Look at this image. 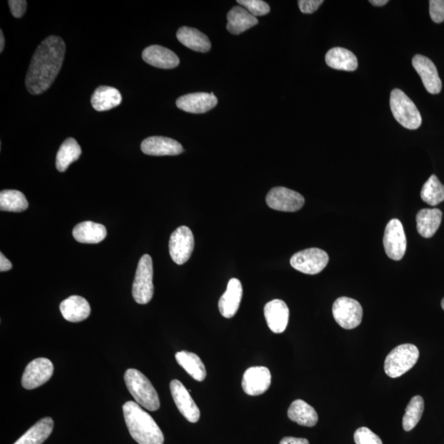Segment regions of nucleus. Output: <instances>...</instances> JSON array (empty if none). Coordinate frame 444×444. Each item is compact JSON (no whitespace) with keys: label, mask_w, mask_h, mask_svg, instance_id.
<instances>
[{"label":"nucleus","mask_w":444,"mask_h":444,"mask_svg":"<svg viewBox=\"0 0 444 444\" xmlns=\"http://www.w3.org/2000/svg\"><path fill=\"white\" fill-rule=\"evenodd\" d=\"M65 50L64 41L50 36L41 42L31 59L26 77L27 91L39 95L50 88L62 69Z\"/></svg>","instance_id":"f257e3e1"},{"label":"nucleus","mask_w":444,"mask_h":444,"mask_svg":"<svg viewBox=\"0 0 444 444\" xmlns=\"http://www.w3.org/2000/svg\"><path fill=\"white\" fill-rule=\"evenodd\" d=\"M124 417L131 436L138 444H163L164 436L155 420L134 401L123 406Z\"/></svg>","instance_id":"f03ea898"},{"label":"nucleus","mask_w":444,"mask_h":444,"mask_svg":"<svg viewBox=\"0 0 444 444\" xmlns=\"http://www.w3.org/2000/svg\"><path fill=\"white\" fill-rule=\"evenodd\" d=\"M124 381L139 406L150 411L160 408V399L155 387L143 373L138 369L129 368L125 372Z\"/></svg>","instance_id":"7ed1b4c3"},{"label":"nucleus","mask_w":444,"mask_h":444,"mask_svg":"<svg viewBox=\"0 0 444 444\" xmlns=\"http://www.w3.org/2000/svg\"><path fill=\"white\" fill-rule=\"evenodd\" d=\"M390 107L394 118L404 128L415 130L422 125V115L417 106L400 89L392 91Z\"/></svg>","instance_id":"20e7f679"},{"label":"nucleus","mask_w":444,"mask_h":444,"mask_svg":"<svg viewBox=\"0 0 444 444\" xmlns=\"http://www.w3.org/2000/svg\"><path fill=\"white\" fill-rule=\"evenodd\" d=\"M419 350L415 345H399L387 355L385 363V371L390 378H399L413 368L418 361Z\"/></svg>","instance_id":"39448f33"},{"label":"nucleus","mask_w":444,"mask_h":444,"mask_svg":"<svg viewBox=\"0 0 444 444\" xmlns=\"http://www.w3.org/2000/svg\"><path fill=\"white\" fill-rule=\"evenodd\" d=\"M132 292L134 301L140 305H146L153 297L152 259L148 255H144L139 261Z\"/></svg>","instance_id":"423d86ee"},{"label":"nucleus","mask_w":444,"mask_h":444,"mask_svg":"<svg viewBox=\"0 0 444 444\" xmlns=\"http://www.w3.org/2000/svg\"><path fill=\"white\" fill-rule=\"evenodd\" d=\"M329 261V255L324 250L311 248L294 254L291 259V265L299 272L315 275L326 268Z\"/></svg>","instance_id":"0eeeda50"},{"label":"nucleus","mask_w":444,"mask_h":444,"mask_svg":"<svg viewBox=\"0 0 444 444\" xmlns=\"http://www.w3.org/2000/svg\"><path fill=\"white\" fill-rule=\"evenodd\" d=\"M334 320L344 329H353L361 324L363 308L357 301L348 297H340L333 306Z\"/></svg>","instance_id":"6e6552de"},{"label":"nucleus","mask_w":444,"mask_h":444,"mask_svg":"<svg viewBox=\"0 0 444 444\" xmlns=\"http://www.w3.org/2000/svg\"><path fill=\"white\" fill-rule=\"evenodd\" d=\"M406 244L408 242L403 224L399 219L391 220L383 236V246L387 257L392 260H401L406 254Z\"/></svg>","instance_id":"1a4fd4ad"},{"label":"nucleus","mask_w":444,"mask_h":444,"mask_svg":"<svg viewBox=\"0 0 444 444\" xmlns=\"http://www.w3.org/2000/svg\"><path fill=\"white\" fill-rule=\"evenodd\" d=\"M266 203L269 208L277 211L294 213L302 208L305 199L296 191L285 187H275L266 195Z\"/></svg>","instance_id":"9d476101"},{"label":"nucleus","mask_w":444,"mask_h":444,"mask_svg":"<svg viewBox=\"0 0 444 444\" xmlns=\"http://www.w3.org/2000/svg\"><path fill=\"white\" fill-rule=\"evenodd\" d=\"M194 249V238L190 229L180 227L172 233L169 243L171 259L178 265L186 263Z\"/></svg>","instance_id":"9b49d317"},{"label":"nucleus","mask_w":444,"mask_h":444,"mask_svg":"<svg viewBox=\"0 0 444 444\" xmlns=\"http://www.w3.org/2000/svg\"><path fill=\"white\" fill-rule=\"evenodd\" d=\"M54 373V366L50 359L37 358L27 364L22 378V385L25 389L31 390L45 385Z\"/></svg>","instance_id":"f8f14e48"},{"label":"nucleus","mask_w":444,"mask_h":444,"mask_svg":"<svg viewBox=\"0 0 444 444\" xmlns=\"http://www.w3.org/2000/svg\"><path fill=\"white\" fill-rule=\"evenodd\" d=\"M170 389L177 408L183 417L191 423H197L200 418V410L189 392L179 380H172Z\"/></svg>","instance_id":"ddd939ff"},{"label":"nucleus","mask_w":444,"mask_h":444,"mask_svg":"<svg viewBox=\"0 0 444 444\" xmlns=\"http://www.w3.org/2000/svg\"><path fill=\"white\" fill-rule=\"evenodd\" d=\"M272 375L268 368L255 366L248 368L243 376L242 387L246 394L259 396L268 391Z\"/></svg>","instance_id":"4468645a"},{"label":"nucleus","mask_w":444,"mask_h":444,"mask_svg":"<svg viewBox=\"0 0 444 444\" xmlns=\"http://www.w3.org/2000/svg\"><path fill=\"white\" fill-rule=\"evenodd\" d=\"M413 65L422 78L425 89L431 94H438L442 91V81L439 78L436 64L431 59L422 55H415Z\"/></svg>","instance_id":"2eb2a0df"},{"label":"nucleus","mask_w":444,"mask_h":444,"mask_svg":"<svg viewBox=\"0 0 444 444\" xmlns=\"http://www.w3.org/2000/svg\"><path fill=\"white\" fill-rule=\"evenodd\" d=\"M213 93L196 92L182 96L176 101L178 108L192 114H203L217 105Z\"/></svg>","instance_id":"dca6fc26"},{"label":"nucleus","mask_w":444,"mask_h":444,"mask_svg":"<svg viewBox=\"0 0 444 444\" xmlns=\"http://www.w3.org/2000/svg\"><path fill=\"white\" fill-rule=\"evenodd\" d=\"M142 152L149 156H177L184 152L182 145L176 140L153 136L143 140L141 144Z\"/></svg>","instance_id":"f3484780"},{"label":"nucleus","mask_w":444,"mask_h":444,"mask_svg":"<svg viewBox=\"0 0 444 444\" xmlns=\"http://www.w3.org/2000/svg\"><path fill=\"white\" fill-rule=\"evenodd\" d=\"M289 315V308L282 300H273L264 307L266 324L274 334H282L287 329Z\"/></svg>","instance_id":"a211bd4d"},{"label":"nucleus","mask_w":444,"mask_h":444,"mask_svg":"<svg viewBox=\"0 0 444 444\" xmlns=\"http://www.w3.org/2000/svg\"><path fill=\"white\" fill-rule=\"evenodd\" d=\"M243 294V287L240 280L232 278L229 280L227 291L222 294L218 303L220 313L227 319L235 316L239 310Z\"/></svg>","instance_id":"6ab92c4d"},{"label":"nucleus","mask_w":444,"mask_h":444,"mask_svg":"<svg viewBox=\"0 0 444 444\" xmlns=\"http://www.w3.org/2000/svg\"><path fill=\"white\" fill-rule=\"evenodd\" d=\"M142 56L145 62L159 69H171L180 64L178 56L162 45L148 46L143 50Z\"/></svg>","instance_id":"aec40b11"},{"label":"nucleus","mask_w":444,"mask_h":444,"mask_svg":"<svg viewBox=\"0 0 444 444\" xmlns=\"http://www.w3.org/2000/svg\"><path fill=\"white\" fill-rule=\"evenodd\" d=\"M60 312L69 322H78L87 319L91 314V307L83 297L70 296L60 303Z\"/></svg>","instance_id":"412c9836"},{"label":"nucleus","mask_w":444,"mask_h":444,"mask_svg":"<svg viewBox=\"0 0 444 444\" xmlns=\"http://www.w3.org/2000/svg\"><path fill=\"white\" fill-rule=\"evenodd\" d=\"M227 30L233 35H240L259 23L258 18L242 6L232 8L227 14Z\"/></svg>","instance_id":"4be33fe9"},{"label":"nucleus","mask_w":444,"mask_h":444,"mask_svg":"<svg viewBox=\"0 0 444 444\" xmlns=\"http://www.w3.org/2000/svg\"><path fill=\"white\" fill-rule=\"evenodd\" d=\"M177 39L186 48L197 52H208L212 48L208 37L196 28L180 27L177 31Z\"/></svg>","instance_id":"5701e85b"},{"label":"nucleus","mask_w":444,"mask_h":444,"mask_svg":"<svg viewBox=\"0 0 444 444\" xmlns=\"http://www.w3.org/2000/svg\"><path fill=\"white\" fill-rule=\"evenodd\" d=\"M107 231L105 226L93 222L79 223L73 231V236L83 244H98L105 240Z\"/></svg>","instance_id":"b1692460"},{"label":"nucleus","mask_w":444,"mask_h":444,"mask_svg":"<svg viewBox=\"0 0 444 444\" xmlns=\"http://www.w3.org/2000/svg\"><path fill=\"white\" fill-rule=\"evenodd\" d=\"M325 60L330 68L336 70L352 72L358 68L357 56L352 51L342 48L329 50L326 54Z\"/></svg>","instance_id":"393cba45"},{"label":"nucleus","mask_w":444,"mask_h":444,"mask_svg":"<svg viewBox=\"0 0 444 444\" xmlns=\"http://www.w3.org/2000/svg\"><path fill=\"white\" fill-rule=\"evenodd\" d=\"M91 102L96 110L106 111L120 106L122 102V96L116 88L101 86L93 93Z\"/></svg>","instance_id":"a878e982"},{"label":"nucleus","mask_w":444,"mask_h":444,"mask_svg":"<svg viewBox=\"0 0 444 444\" xmlns=\"http://www.w3.org/2000/svg\"><path fill=\"white\" fill-rule=\"evenodd\" d=\"M288 417L298 424L306 427H314L319 417L314 408L303 400L294 401L288 409Z\"/></svg>","instance_id":"bb28decb"},{"label":"nucleus","mask_w":444,"mask_h":444,"mask_svg":"<svg viewBox=\"0 0 444 444\" xmlns=\"http://www.w3.org/2000/svg\"><path fill=\"white\" fill-rule=\"evenodd\" d=\"M443 213L438 208L422 209L417 216V231L424 238H431L441 225Z\"/></svg>","instance_id":"cd10ccee"},{"label":"nucleus","mask_w":444,"mask_h":444,"mask_svg":"<svg viewBox=\"0 0 444 444\" xmlns=\"http://www.w3.org/2000/svg\"><path fill=\"white\" fill-rule=\"evenodd\" d=\"M178 364L196 381L202 382L207 376L204 364L197 355L182 350L176 354Z\"/></svg>","instance_id":"c85d7f7f"},{"label":"nucleus","mask_w":444,"mask_h":444,"mask_svg":"<svg viewBox=\"0 0 444 444\" xmlns=\"http://www.w3.org/2000/svg\"><path fill=\"white\" fill-rule=\"evenodd\" d=\"M53 428L52 419L50 417L42 419L28 429L14 444H42L50 437Z\"/></svg>","instance_id":"c756f323"},{"label":"nucleus","mask_w":444,"mask_h":444,"mask_svg":"<svg viewBox=\"0 0 444 444\" xmlns=\"http://www.w3.org/2000/svg\"><path fill=\"white\" fill-rule=\"evenodd\" d=\"M82 154L81 147L76 139L69 138L60 146L56 157V168L60 172L66 171L73 162L78 160Z\"/></svg>","instance_id":"7c9ffc66"},{"label":"nucleus","mask_w":444,"mask_h":444,"mask_svg":"<svg viewBox=\"0 0 444 444\" xmlns=\"http://www.w3.org/2000/svg\"><path fill=\"white\" fill-rule=\"evenodd\" d=\"M28 208L25 195L17 190H3L0 193V210L3 212L21 213Z\"/></svg>","instance_id":"2f4dec72"},{"label":"nucleus","mask_w":444,"mask_h":444,"mask_svg":"<svg viewBox=\"0 0 444 444\" xmlns=\"http://www.w3.org/2000/svg\"><path fill=\"white\" fill-rule=\"evenodd\" d=\"M420 197L424 203L431 206H436L444 200V185L436 176L432 175L425 182L420 192Z\"/></svg>","instance_id":"473e14b6"},{"label":"nucleus","mask_w":444,"mask_h":444,"mask_svg":"<svg viewBox=\"0 0 444 444\" xmlns=\"http://www.w3.org/2000/svg\"><path fill=\"white\" fill-rule=\"evenodd\" d=\"M424 403L422 396H415L406 406V413L403 419V427L405 431H410L417 427L424 413Z\"/></svg>","instance_id":"72a5a7b5"},{"label":"nucleus","mask_w":444,"mask_h":444,"mask_svg":"<svg viewBox=\"0 0 444 444\" xmlns=\"http://www.w3.org/2000/svg\"><path fill=\"white\" fill-rule=\"evenodd\" d=\"M237 3L255 17L264 16L270 12L268 4L262 0H238Z\"/></svg>","instance_id":"f704fd0d"},{"label":"nucleus","mask_w":444,"mask_h":444,"mask_svg":"<svg viewBox=\"0 0 444 444\" xmlns=\"http://www.w3.org/2000/svg\"><path fill=\"white\" fill-rule=\"evenodd\" d=\"M355 444H383L381 438L367 427L359 428L354 434Z\"/></svg>","instance_id":"c9c22d12"},{"label":"nucleus","mask_w":444,"mask_h":444,"mask_svg":"<svg viewBox=\"0 0 444 444\" xmlns=\"http://www.w3.org/2000/svg\"><path fill=\"white\" fill-rule=\"evenodd\" d=\"M429 14L434 22H443L444 21V0H431Z\"/></svg>","instance_id":"e433bc0d"},{"label":"nucleus","mask_w":444,"mask_h":444,"mask_svg":"<svg viewBox=\"0 0 444 444\" xmlns=\"http://www.w3.org/2000/svg\"><path fill=\"white\" fill-rule=\"evenodd\" d=\"M322 3H324L322 0H300L298 1L301 11L306 14L316 12Z\"/></svg>","instance_id":"4c0bfd02"},{"label":"nucleus","mask_w":444,"mask_h":444,"mask_svg":"<svg viewBox=\"0 0 444 444\" xmlns=\"http://www.w3.org/2000/svg\"><path fill=\"white\" fill-rule=\"evenodd\" d=\"M27 3L25 0H10L8 1L13 16L17 18L22 17L26 12Z\"/></svg>","instance_id":"58836bf2"},{"label":"nucleus","mask_w":444,"mask_h":444,"mask_svg":"<svg viewBox=\"0 0 444 444\" xmlns=\"http://www.w3.org/2000/svg\"><path fill=\"white\" fill-rule=\"evenodd\" d=\"M280 444H310V443L306 438L286 437L280 441Z\"/></svg>","instance_id":"ea45409f"},{"label":"nucleus","mask_w":444,"mask_h":444,"mask_svg":"<svg viewBox=\"0 0 444 444\" xmlns=\"http://www.w3.org/2000/svg\"><path fill=\"white\" fill-rule=\"evenodd\" d=\"M12 268L11 262L9 261L3 253L0 254V271L7 272Z\"/></svg>","instance_id":"a19ab883"},{"label":"nucleus","mask_w":444,"mask_h":444,"mask_svg":"<svg viewBox=\"0 0 444 444\" xmlns=\"http://www.w3.org/2000/svg\"><path fill=\"white\" fill-rule=\"evenodd\" d=\"M369 3H372L373 6L381 7L389 3V0H371Z\"/></svg>","instance_id":"79ce46f5"},{"label":"nucleus","mask_w":444,"mask_h":444,"mask_svg":"<svg viewBox=\"0 0 444 444\" xmlns=\"http://www.w3.org/2000/svg\"><path fill=\"white\" fill-rule=\"evenodd\" d=\"M0 39H1V41H0V52L2 53L4 48V42H6V41H4V36L2 30L0 31Z\"/></svg>","instance_id":"37998d69"},{"label":"nucleus","mask_w":444,"mask_h":444,"mask_svg":"<svg viewBox=\"0 0 444 444\" xmlns=\"http://www.w3.org/2000/svg\"><path fill=\"white\" fill-rule=\"evenodd\" d=\"M441 306L443 308V310H444V298L443 299V301L441 302Z\"/></svg>","instance_id":"c03bdc74"}]
</instances>
